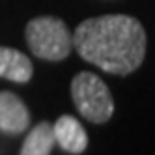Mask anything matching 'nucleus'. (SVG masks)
Returning a JSON list of instances; mask_svg holds the SVG:
<instances>
[{"label": "nucleus", "instance_id": "f257e3e1", "mask_svg": "<svg viewBox=\"0 0 155 155\" xmlns=\"http://www.w3.org/2000/svg\"><path fill=\"white\" fill-rule=\"evenodd\" d=\"M146 43L140 21L120 13L90 17L73 32V49L81 58L118 77L131 75L142 65Z\"/></svg>", "mask_w": 155, "mask_h": 155}, {"label": "nucleus", "instance_id": "20e7f679", "mask_svg": "<svg viewBox=\"0 0 155 155\" xmlns=\"http://www.w3.org/2000/svg\"><path fill=\"white\" fill-rule=\"evenodd\" d=\"M30 125V112L23 99L13 92H0V131L6 135H21Z\"/></svg>", "mask_w": 155, "mask_h": 155}, {"label": "nucleus", "instance_id": "39448f33", "mask_svg": "<svg viewBox=\"0 0 155 155\" xmlns=\"http://www.w3.org/2000/svg\"><path fill=\"white\" fill-rule=\"evenodd\" d=\"M52 133L56 144L71 155H79L88 148V133L79 124V120L64 114L52 124Z\"/></svg>", "mask_w": 155, "mask_h": 155}, {"label": "nucleus", "instance_id": "423d86ee", "mask_svg": "<svg viewBox=\"0 0 155 155\" xmlns=\"http://www.w3.org/2000/svg\"><path fill=\"white\" fill-rule=\"evenodd\" d=\"M32 62L25 52L12 47H0V79L25 84L32 79Z\"/></svg>", "mask_w": 155, "mask_h": 155}, {"label": "nucleus", "instance_id": "f03ea898", "mask_svg": "<svg viewBox=\"0 0 155 155\" xmlns=\"http://www.w3.org/2000/svg\"><path fill=\"white\" fill-rule=\"evenodd\" d=\"M25 38L34 56L47 62H62L73 51V34L62 19L41 15L28 21Z\"/></svg>", "mask_w": 155, "mask_h": 155}, {"label": "nucleus", "instance_id": "7ed1b4c3", "mask_svg": "<svg viewBox=\"0 0 155 155\" xmlns=\"http://www.w3.org/2000/svg\"><path fill=\"white\" fill-rule=\"evenodd\" d=\"M71 97L81 116L92 124H107L114 114V99L103 79L81 71L71 81Z\"/></svg>", "mask_w": 155, "mask_h": 155}, {"label": "nucleus", "instance_id": "0eeeda50", "mask_svg": "<svg viewBox=\"0 0 155 155\" xmlns=\"http://www.w3.org/2000/svg\"><path fill=\"white\" fill-rule=\"evenodd\" d=\"M54 144H56V140H54L52 133V124L39 121L25 138L19 155H51Z\"/></svg>", "mask_w": 155, "mask_h": 155}]
</instances>
